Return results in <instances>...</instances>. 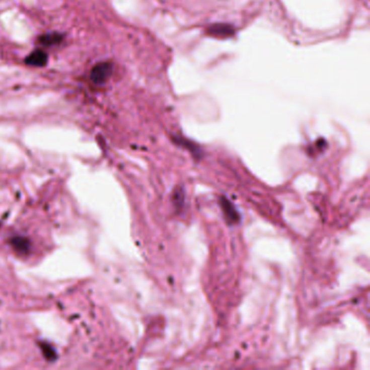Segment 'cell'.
Returning <instances> with one entry per match:
<instances>
[{
	"mask_svg": "<svg viewBox=\"0 0 370 370\" xmlns=\"http://www.w3.org/2000/svg\"><path fill=\"white\" fill-rule=\"evenodd\" d=\"M208 34L213 37H221L226 38L230 37L234 34V29L232 25L227 24H214L208 29Z\"/></svg>",
	"mask_w": 370,
	"mask_h": 370,
	"instance_id": "cell-4",
	"label": "cell"
},
{
	"mask_svg": "<svg viewBox=\"0 0 370 370\" xmlns=\"http://www.w3.org/2000/svg\"><path fill=\"white\" fill-rule=\"evenodd\" d=\"M219 205L223 211V214H224V217L228 224H232V225L238 224L240 220V215L232 202H230L228 199H226L225 197H221L219 200Z\"/></svg>",
	"mask_w": 370,
	"mask_h": 370,
	"instance_id": "cell-2",
	"label": "cell"
},
{
	"mask_svg": "<svg viewBox=\"0 0 370 370\" xmlns=\"http://www.w3.org/2000/svg\"><path fill=\"white\" fill-rule=\"evenodd\" d=\"M10 240H11L10 242L12 244L13 249L21 254H26L31 249L30 240L27 238H24V237L17 236V237H13V238H11Z\"/></svg>",
	"mask_w": 370,
	"mask_h": 370,
	"instance_id": "cell-5",
	"label": "cell"
},
{
	"mask_svg": "<svg viewBox=\"0 0 370 370\" xmlns=\"http://www.w3.org/2000/svg\"><path fill=\"white\" fill-rule=\"evenodd\" d=\"M112 68L113 66L110 62H100V63L96 64L93 67L92 73H90V79L97 85H102L112 74Z\"/></svg>",
	"mask_w": 370,
	"mask_h": 370,
	"instance_id": "cell-1",
	"label": "cell"
},
{
	"mask_svg": "<svg viewBox=\"0 0 370 370\" xmlns=\"http://www.w3.org/2000/svg\"><path fill=\"white\" fill-rule=\"evenodd\" d=\"M62 40V36L59 34H47V35H43L39 38V43L43 46H52V45H57L60 44Z\"/></svg>",
	"mask_w": 370,
	"mask_h": 370,
	"instance_id": "cell-6",
	"label": "cell"
},
{
	"mask_svg": "<svg viewBox=\"0 0 370 370\" xmlns=\"http://www.w3.org/2000/svg\"><path fill=\"white\" fill-rule=\"evenodd\" d=\"M26 64L32 65V66H44L47 64L48 61V55L47 53L41 50V49H37V50L33 51L29 57L26 58Z\"/></svg>",
	"mask_w": 370,
	"mask_h": 370,
	"instance_id": "cell-3",
	"label": "cell"
}]
</instances>
